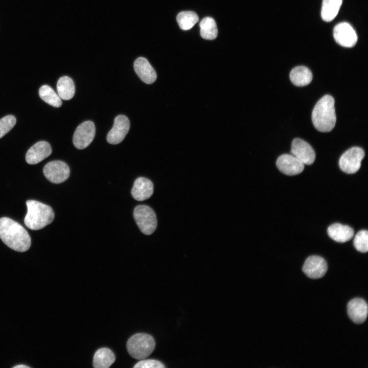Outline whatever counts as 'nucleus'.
<instances>
[{"label":"nucleus","mask_w":368,"mask_h":368,"mask_svg":"<svg viewBox=\"0 0 368 368\" xmlns=\"http://www.w3.org/2000/svg\"><path fill=\"white\" fill-rule=\"evenodd\" d=\"M0 239L7 246L18 252L28 250L31 244V238L26 229L8 217L0 218Z\"/></svg>","instance_id":"f257e3e1"},{"label":"nucleus","mask_w":368,"mask_h":368,"mask_svg":"<svg viewBox=\"0 0 368 368\" xmlns=\"http://www.w3.org/2000/svg\"><path fill=\"white\" fill-rule=\"evenodd\" d=\"M334 104V98L326 95L315 104L312 112V121L318 131L328 132L334 128L336 122Z\"/></svg>","instance_id":"f03ea898"},{"label":"nucleus","mask_w":368,"mask_h":368,"mask_svg":"<svg viewBox=\"0 0 368 368\" xmlns=\"http://www.w3.org/2000/svg\"><path fill=\"white\" fill-rule=\"evenodd\" d=\"M26 205L28 212L24 223L29 229H41L53 221L54 212L49 205L34 200H27Z\"/></svg>","instance_id":"7ed1b4c3"},{"label":"nucleus","mask_w":368,"mask_h":368,"mask_svg":"<svg viewBox=\"0 0 368 368\" xmlns=\"http://www.w3.org/2000/svg\"><path fill=\"white\" fill-rule=\"evenodd\" d=\"M127 350L133 358L142 360L148 357L154 351L155 342L150 335L144 333L131 336L127 342Z\"/></svg>","instance_id":"20e7f679"},{"label":"nucleus","mask_w":368,"mask_h":368,"mask_svg":"<svg viewBox=\"0 0 368 368\" xmlns=\"http://www.w3.org/2000/svg\"><path fill=\"white\" fill-rule=\"evenodd\" d=\"M133 217L139 229L144 234L151 235L157 227V219L153 210L146 205H139L133 211Z\"/></svg>","instance_id":"39448f33"},{"label":"nucleus","mask_w":368,"mask_h":368,"mask_svg":"<svg viewBox=\"0 0 368 368\" xmlns=\"http://www.w3.org/2000/svg\"><path fill=\"white\" fill-rule=\"evenodd\" d=\"M364 150L358 147L350 148L340 156L339 166L347 174H354L360 168L361 160L364 157Z\"/></svg>","instance_id":"423d86ee"},{"label":"nucleus","mask_w":368,"mask_h":368,"mask_svg":"<svg viewBox=\"0 0 368 368\" xmlns=\"http://www.w3.org/2000/svg\"><path fill=\"white\" fill-rule=\"evenodd\" d=\"M43 172L46 178L50 182L60 183L68 178L70 170L65 163L61 160H53L45 165Z\"/></svg>","instance_id":"0eeeda50"},{"label":"nucleus","mask_w":368,"mask_h":368,"mask_svg":"<svg viewBox=\"0 0 368 368\" xmlns=\"http://www.w3.org/2000/svg\"><path fill=\"white\" fill-rule=\"evenodd\" d=\"M95 134V126L90 121H85L76 128L73 137V142L78 149L86 148L93 141Z\"/></svg>","instance_id":"6e6552de"},{"label":"nucleus","mask_w":368,"mask_h":368,"mask_svg":"<svg viewBox=\"0 0 368 368\" xmlns=\"http://www.w3.org/2000/svg\"><path fill=\"white\" fill-rule=\"evenodd\" d=\"M333 36L338 44L346 48L354 47L357 41L355 30L346 22L339 23L334 27Z\"/></svg>","instance_id":"1a4fd4ad"},{"label":"nucleus","mask_w":368,"mask_h":368,"mask_svg":"<svg viewBox=\"0 0 368 368\" xmlns=\"http://www.w3.org/2000/svg\"><path fill=\"white\" fill-rule=\"evenodd\" d=\"M328 269L325 260L318 256H311L305 260L302 270L309 278L317 279L323 277Z\"/></svg>","instance_id":"9d476101"},{"label":"nucleus","mask_w":368,"mask_h":368,"mask_svg":"<svg viewBox=\"0 0 368 368\" xmlns=\"http://www.w3.org/2000/svg\"><path fill=\"white\" fill-rule=\"evenodd\" d=\"M291 152L304 164L311 165L315 158L313 149L307 142L301 139L296 138L292 141Z\"/></svg>","instance_id":"9b49d317"},{"label":"nucleus","mask_w":368,"mask_h":368,"mask_svg":"<svg viewBox=\"0 0 368 368\" xmlns=\"http://www.w3.org/2000/svg\"><path fill=\"white\" fill-rule=\"evenodd\" d=\"M130 128V122L127 117L119 115L116 117L112 128L107 136V142L111 144H118L125 138Z\"/></svg>","instance_id":"f8f14e48"},{"label":"nucleus","mask_w":368,"mask_h":368,"mask_svg":"<svg viewBox=\"0 0 368 368\" xmlns=\"http://www.w3.org/2000/svg\"><path fill=\"white\" fill-rule=\"evenodd\" d=\"M278 169L287 175H295L301 173L304 170V164L293 155L284 154L277 160Z\"/></svg>","instance_id":"ddd939ff"},{"label":"nucleus","mask_w":368,"mask_h":368,"mask_svg":"<svg viewBox=\"0 0 368 368\" xmlns=\"http://www.w3.org/2000/svg\"><path fill=\"white\" fill-rule=\"evenodd\" d=\"M347 312L350 318L355 323H364L367 316L368 307L366 302L360 298L351 300L347 306Z\"/></svg>","instance_id":"4468645a"},{"label":"nucleus","mask_w":368,"mask_h":368,"mask_svg":"<svg viewBox=\"0 0 368 368\" xmlns=\"http://www.w3.org/2000/svg\"><path fill=\"white\" fill-rule=\"evenodd\" d=\"M52 153V148L49 143L39 141L33 145L26 154V160L29 164L39 163Z\"/></svg>","instance_id":"2eb2a0df"},{"label":"nucleus","mask_w":368,"mask_h":368,"mask_svg":"<svg viewBox=\"0 0 368 368\" xmlns=\"http://www.w3.org/2000/svg\"><path fill=\"white\" fill-rule=\"evenodd\" d=\"M153 188V184L150 180L145 177H139L135 180L131 193L136 200L144 201L152 195Z\"/></svg>","instance_id":"dca6fc26"},{"label":"nucleus","mask_w":368,"mask_h":368,"mask_svg":"<svg viewBox=\"0 0 368 368\" xmlns=\"http://www.w3.org/2000/svg\"><path fill=\"white\" fill-rule=\"evenodd\" d=\"M134 69L144 82L150 84L156 79V73L149 61L144 57L137 58L134 62Z\"/></svg>","instance_id":"f3484780"},{"label":"nucleus","mask_w":368,"mask_h":368,"mask_svg":"<svg viewBox=\"0 0 368 368\" xmlns=\"http://www.w3.org/2000/svg\"><path fill=\"white\" fill-rule=\"evenodd\" d=\"M329 236L333 240L344 243L351 240L354 236V230L349 226L338 223H334L328 228Z\"/></svg>","instance_id":"a211bd4d"},{"label":"nucleus","mask_w":368,"mask_h":368,"mask_svg":"<svg viewBox=\"0 0 368 368\" xmlns=\"http://www.w3.org/2000/svg\"><path fill=\"white\" fill-rule=\"evenodd\" d=\"M289 77L292 83L297 86L307 85L312 80L311 72L304 66H298L293 68L290 72Z\"/></svg>","instance_id":"6ab92c4d"},{"label":"nucleus","mask_w":368,"mask_h":368,"mask_svg":"<svg viewBox=\"0 0 368 368\" xmlns=\"http://www.w3.org/2000/svg\"><path fill=\"white\" fill-rule=\"evenodd\" d=\"M115 361L112 351L107 348L98 349L93 357V366L95 368H108Z\"/></svg>","instance_id":"aec40b11"},{"label":"nucleus","mask_w":368,"mask_h":368,"mask_svg":"<svg viewBox=\"0 0 368 368\" xmlns=\"http://www.w3.org/2000/svg\"><path fill=\"white\" fill-rule=\"evenodd\" d=\"M57 90L58 96L63 100H68L74 96L75 88L74 81L67 76L59 79L57 83Z\"/></svg>","instance_id":"412c9836"},{"label":"nucleus","mask_w":368,"mask_h":368,"mask_svg":"<svg viewBox=\"0 0 368 368\" xmlns=\"http://www.w3.org/2000/svg\"><path fill=\"white\" fill-rule=\"evenodd\" d=\"M342 0H323L321 10V16L323 20L331 21L337 15L342 4Z\"/></svg>","instance_id":"4be33fe9"},{"label":"nucleus","mask_w":368,"mask_h":368,"mask_svg":"<svg viewBox=\"0 0 368 368\" xmlns=\"http://www.w3.org/2000/svg\"><path fill=\"white\" fill-rule=\"evenodd\" d=\"M199 26L201 36L207 40L215 39L218 35V29L215 20L211 17H206L200 21Z\"/></svg>","instance_id":"5701e85b"},{"label":"nucleus","mask_w":368,"mask_h":368,"mask_svg":"<svg viewBox=\"0 0 368 368\" xmlns=\"http://www.w3.org/2000/svg\"><path fill=\"white\" fill-rule=\"evenodd\" d=\"M39 95L43 101L53 107H59L62 105L60 97L49 85L41 86L39 89Z\"/></svg>","instance_id":"b1692460"},{"label":"nucleus","mask_w":368,"mask_h":368,"mask_svg":"<svg viewBox=\"0 0 368 368\" xmlns=\"http://www.w3.org/2000/svg\"><path fill=\"white\" fill-rule=\"evenodd\" d=\"M176 19L181 29L188 30L191 29L198 22L199 17L193 11H185L179 13Z\"/></svg>","instance_id":"393cba45"},{"label":"nucleus","mask_w":368,"mask_h":368,"mask_svg":"<svg viewBox=\"0 0 368 368\" xmlns=\"http://www.w3.org/2000/svg\"><path fill=\"white\" fill-rule=\"evenodd\" d=\"M354 245L356 249L361 252H366L368 250V232L361 230L355 235Z\"/></svg>","instance_id":"a878e982"},{"label":"nucleus","mask_w":368,"mask_h":368,"mask_svg":"<svg viewBox=\"0 0 368 368\" xmlns=\"http://www.w3.org/2000/svg\"><path fill=\"white\" fill-rule=\"evenodd\" d=\"M16 122L15 117L12 115H8L0 119V139L13 128Z\"/></svg>","instance_id":"bb28decb"},{"label":"nucleus","mask_w":368,"mask_h":368,"mask_svg":"<svg viewBox=\"0 0 368 368\" xmlns=\"http://www.w3.org/2000/svg\"><path fill=\"white\" fill-rule=\"evenodd\" d=\"M134 368H163L164 364L160 361L155 359H142L133 366Z\"/></svg>","instance_id":"cd10ccee"},{"label":"nucleus","mask_w":368,"mask_h":368,"mask_svg":"<svg viewBox=\"0 0 368 368\" xmlns=\"http://www.w3.org/2000/svg\"><path fill=\"white\" fill-rule=\"evenodd\" d=\"M14 367L17 368V367H29L27 365L22 364V365H16V366H14Z\"/></svg>","instance_id":"c85d7f7f"}]
</instances>
